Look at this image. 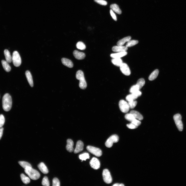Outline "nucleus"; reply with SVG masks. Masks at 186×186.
<instances>
[{
    "label": "nucleus",
    "instance_id": "f257e3e1",
    "mask_svg": "<svg viewBox=\"0 0 186 186\" xmlns=\"http://www.w3.org/2000/svg\"><path fill=\"white\" fill-rule=\"evenodd\" d=\"M3 107L5 111H8L11 109L12 106V99L8 94H5L3 98Z\"/></svg>",
    "mask_w": 186,
    "mask_h": 186
},
{
    "label": "nucleus",
    "instance_id": "7c9ffc66",
    "mask_svg": "<svg viewBox=\"0 0 186 186\" xmlns=\"http://www.w3.org/2000/svg\"><path fill=\"white\" fill-rule=\"evenodd\" d=\"M76 46L78 49L81 50H84L86 48L85 45L81 41L78 42L77 43Z\"/></svg>",
    "mask_w": 186,
    "mask_h": 186
},
{
    "label": "nucleus",
    "instance_id": "39448f33",
    "mask_svg": "<svg viewBox=\"0 0 186 186\" xmlns=\"http://www.w3.org/2000/svg\"><path fill=\"white\" fill-rule=\"evenodd\" d=\"M181 119V116L179 114H177L173 116V119L176 125L180 131H182L183 130V125Z\"/></svg>",
    "mask_w": 186,
    "mask_h": 186
},
{
    "label": "nucleus",
    "instance_id": "5701e85b",
    "mask_svg": "<svg viewBox=\"0 0 186 186\" xmlns=\"http://www.w3.org/2000/svg\"><path fill=\"white\" fill-rule=\"evenodd\" d=\"M112 63L117 67H120L123 63L122 60L120 58H113L111 60Z\"/></svg>",
    "mask_w": 186,
    "mask_h": 186
},
{
    "label": "nucleus",
    "instance_id": "bb28decb",
    "mask_svg": "<svg viewBox=\"0 0 186 186\" xmlns=\"http://www.w3.org/2000/svg\"><path fill=\"white\" fill-rule=\"evenodd\" d=\"M20 177L22 180L24 184H27L30 183V178L24 174H21L20 175Z\"/></svg>",
    "mask_w": 186,
    "mask_h": 186
},
{
    "label": "nucleus",
    "instance_id": "c9c22d12",
    "mask_svg": "<svg viewBox=\"0 0 186 186\" xmlns=\"http://www.w3.org/2000/svg\"><path fill=\"white\" fill-rule=\"evenodd\" d=\"M139 86L137 84L132 86L131 88L130 92V93H132L137 91L140 90Z\"/></svg>",
    "mask_w": 186,
    "mask_h": 186
},
{
    "label": "nucleus",
    "instance_id": "2eb2a0df",
    "mask_svg": "<svg viewBox=\"0 0 186 186\" xmlns=\"http://www.w3.org/2000/svg\"><path fill=\"white\" fill-rule=\"evenodd\" d=\"M62 63L65 66L70 68H72L73 66L72 61L70 60L65 58H63L61 59Z\"/></svg>",
    "mask_w": 186,
    "mask_h": 186
},
{
    "label": "nucleus",
    "instance_id": "423d86ee",
    "mask_svg": "<svg viewBox=\"0 0 186 186\" xmlns=\"http://www.w3.org/2000/svg\"><path fill=\"white\" fill-rule=\"evenodd\" d=\"M119 140L118 136L116 134L110 136L106 142L105 146L108 148L111 147L114 143L118 142Z\"/></svg>",
    "mask_w": 186,
    "mask_h": 186
},
{
    "label": "nucleus",
    "instance_id": "a18cd8bd",
    "mask_svg": "<svg viewBox=\"0 0 186 186\" xmlns=\"http://www.w3.org/2000/svg\"><path fill=\"white\" fill-rule=\"evenodd\" d=\"M4 128H0V140L1 139L3 134Z\"/></svg>",
    "mask_w": 186,
    "mask_h": 186
},
{
    "label": "nucleus",
    "instance_id": "2f4dec72",
    "mask_svg": "<svg viewBox=\"0 0 186 186\" xmlns=\"http://www.w3.org/2000/svg\"><path fill=\"white\" fill-rule=\"evenodd\" d=\"M90 157L89 154L88 153H84L80 155L79 156V158L80 159L82 160H86L87 159H90Z\"/></svg>",
    "mask_w": 186,
    "mask_h": 186
},
{
    "label": "nucleus",
    "instance_id": "0eeeda50",
    "mask_svg": "<svg viewBox=\"0 0 186 186\" xmlns=\"http://www.w3.org/2000/svg\"><path fill=\"white\" fill-rule=\"evenodd\" d=\"M102 176L103 180L106 183L110 184L112 182V178L110 173L108 169H105L103 170Z\"/></svg>",
    "mask_w": 186,
    "mask_h": 186
},
{
    "label": "nucleus",
    "instance_id": "412c9836",
    "mask_svg": "<svg viewBox=\"0 0 186 186\" xmlns=\"http://www.w3.org/2000/svg\"><path fill=\"white\" fill-rule=\"evenodd\" d=\"M4 54L6 61L8 63H10L12 61V57L9 52L7 49H5L4 51Z\"/></svg>",
    "mask_w": 186,
    "mask_h": 186
},
{
    "label": "nucleus",
    "instance_id": "473e14b6",
    "mask_svg": "<svg viewBox=\"0 0 186 186\" xmlns=\"http://www.w3.org/2000/svg\"><path fill=\"white\" fill-rule=\"evenodd\" d=\"M138 97L135 96L133 94L128 95L126 97L127 100L129 102L134 101L137 99Z\"/></svg>",
    "mask_w": 186,
    "mask_h": 186
},
{
    "label": "nucleus",
    "instance_id": "6e6552de",
    "mask_svg": "<svg viewBox=\"0 0 186 186\" xmlns=\"http://www.w3.org/2000/svg\"><path fill=\"white\" fill-rule=\"evenodd\" d=\"M119 107L121 111L125 113L128 112L130 108L128 103L123 100H121L120 101Z\"/></svg>",
    "mask_w": 186,
    "mask_h": 186
},
{
    "label": "nucleus",
    "instance_id": "cd10ccee",
    "mask_svg": "<svg viewBox=\"0 0 186 186\" xmlns=\"http://www.w3.org/2000/svg\"><path fill=\"white\" fill-rule=\"evenodd\" d=\"M139 41L138 40H130L128 42L126 46L127 47H131L137 45Z\"/></svg>",
    "mask_w": 186,
    "mask_h": 186
},
{
    "label": "nucleus",
    "instance_id": "20e7f679",
    "mask_svg": "<svg viewBox=\"0 0 186 186\" xmlns=\"http://www.w3.org/2000/svg\"><path fill=\"white\" fill-rule=\"evenodd\" d=\"M12 60L14 65L18 67L21 64V59L18 52L16 51H14L12 56Z\"/></svg>",
    "mask_w": 186,
    "mask_h": 186
},
{
    "label": "nucleus",
    "instance_id": "a878e982",
    "mask_svg": "<svg viewBox=\"0 0 186 186\" xmlns=\"http://www.w3.org/2000/svg\"><path fill=\"white\" fill-rule=\"evenodd\" d=\"M159 73V71L158 69H156L153 71L150 75L149 77V79L150 81H153L157 77Z\"/></svg>",
    "mask_w": 186,
    "mask_h": 186
},
{
    "label": "nucleus",
    "instance_id": "79ce46f5",
    "mask_svg": "<svg viewBox=\"0 0 186 186\" xmlns=\"http://www.w3.org/2000/svg\"><path fill=\"white\" fill-rule=\"evenodd\" d=\"M127 126L129 128L132 129H136L138 127V126L135 125L134 124L131 122L129 124H128L127 125Z\"/></svg>",
    "mask_w": 186,
    "mask_h": 186
},
{
    "label": "nucleus",
    "instance_id": "1a4fd4ad",
    "mask_svg": "<svg viewBox=\"0 0 186 186\" xmlns=\"http://www.w3.org/2000/svg\"><path fill=\"white\" fill-rule=\"evenodd\" d=\"M86 148L89 152L97 157H100L102 154L101 150L98 148L89 146Z\"/></svg>",
    "mask_w": 186,
    "mask_h": 186
},
{
    "label": "nucleus",
    "instance_id": "aec40b11",
    "mask_svg": "<svg viewBox=\"0 0 186 186\" xmlns=\"http://www.w3.org/2000/svg\"><path fill=\"white\" fill-rule=\"evenodd\" d=\"M131 37L130 36H128L121 39L117 43V46H122L127 42L131 40Z\"/></svg>",
    "mask_w": 186,
    "mask_h": 186
},
{
    "label": "nucleus",
    "instance_id": "58836bf2",
    "mask_svg": "<svg viewBox=\"0 0 186 186\" xmlns=\"http://www.w3.org/2000/svg\"><path fill=\"white\" fill-rule=\"evenodd\" d=\"M53 186H59L60 183L59 180L57 178H55L53 180Z\"/></svg>",
    "mask_w": 186,
    "mask_h": 186
},
{
    "label": "nucleus",
    "instance_id": "37998d69",
    "mask_svg": "<svg viewBox=\"0 0 186 186\" xmlns=\"http://www.w3.org/2000/svg\"><path fill=\"white\" fill-rule=\"evenodd\" d=\"M110 12L111 15L113 19L115 21H117V17L115 14L113 10L112 9H111L110 11Z\"/></svg>",
    "mask_w": 186,
    "mask_h": 186
},
{
    "label": "nucleus",
    "instance_id": "393cba45",
    "mask_svg": "<svg viewBox=\"0 0 186 186\" xmlns=\"http://www.w3.org/2000/svg\"><path fill=\"white\" fill-rule=\"evenodd\" d=\"M2 63L4 69L6 71L8 72L10 71L11 68L7 61L3 60Z\"/></svg>",
    "mask_w": 186,
    "mask_h": 186
},
{
    "label": "nucleus",
    "instance_id": "f3484780",
    "mask_svg": "<svg viewBox=\"0 0 186 186\" xmlns=\"http://www.w3.org/2000/svg\"><path fill=\"white\" fill-rule=\"evenodd\" d=\"M38 167L40 170L44 174H47L49 172L46 165L43 162H41L38 165Z\"/></svg>",
    "mask_w": 186,
    "mask_h": 186
},
{
    "label": "nucleus",
    "instance_id": "c756f323",
    "mask_svg": "<svg viewBox=\"0 0 186 186\" xmlns=\"http://www.w3.org/2000/svg\"><path fill=\"white\" fill-rule=\"evenodd\" d=\"M18 163L24 169L28 167H32L30 164L27 162L25 161H19L18 162Z\"/></svg>",
    "mask_w": 186,
    "mask_h": 186
},
{
    "label": "nucleus",
    "instance_id": "9b49d317",
    "mask_svg": "<svg viewBox=\"0 0 186 186\" xmlns=\"http://www.w3.org/2000/svg\"><path fill=\"white\" fill-rule=\"evenodd\" d=\"M91 167L95 170L98 169L100 167V163L98 160L97 158H92L90 162Z\"/></svg>",
    "mask_w": 186,
    "mask_h": 186
},
{
    "label": "nucleus",
    "instance_id": "a19ab883",
    "mask_svg": "<svg viewBox=\"0 0 186 186\" xmlns=\"http://www.w3.org/2000/svg\"><path fill=\"white\" fill-rule=\"evenodd\" d=\"M135 125L138 127L141 125V122L139 120L136 118L134 119L131 122Z\"/></svg>",
    "mask_w": 186,
    "mask_h": 186
},
{
    "label": "nucleus",
    "instance_id": "a211bd4d",
    "mask_svg": "<svg viewBox=\"0 0 186 186\" xmlns=\"http://www.w3.org/2000/svg\"><path fill=\"white\" fill-rule=\"evenodd\" d=\"M25 74L30 85L31 87H33V81L32 76L30 72L29 71H27L26 72Z\"/></svg>",
    "mask_w": 186,
    "mask_h": 186
},
{
    "label": "nucleus",
    "instance_id": "e433bc0d",
    "mask_svg": "<svg viewBox=\"0 0 186 186\" xmlns=\"http://www.w3.org/2000/svg\"><path fill=\"white\" fill-rule=\"evenodd\" d=\"M137 102L136 101H133L129 102L128 104L130 108L131 109L134 108L136 106Z\"/></svg>",
    "mask_w": 186,
    "mask_h": 186
},
{
    "label": "nucleus",
    "instance_id": "c85d7f7f",
    "mask_svg": "<svg viewBox=\"0 0 186 186\" xmlns=\"http://www.w3.org/2000/svg\"><path fill=\"white\" fill-rule=\"evenodd\" d=\"M145 84V81L143 78H141L139 79L137 85L138 86L140 90Z\"/></svg>",
    "mask_w": 186,
    "mask_h": 186
},
{
    "label": "nucleus",
    "instance_id": "4c0bfd02",
    "mask_svg": "<svg viewBox=\"0 0 186 186\" xmlns=\"http://www.w3.org/2000/svg\"><path fill=\"white\" fill-rule=\"evenodd\" d=\"M5 121V118L3 115L2 114L0 115V128L3 126Z\"/></svg>",
    "mask_w": 186,
    "mask_h": 186
},
{
    "label": "nucleus",
    "instance_id": "b1692460",
    "mask_svg": "<svg viewBox=\"0 0 186 186\" xmlns=\"http://www.w3.org/2000/svg\"><path fill=\"white\" fill-rule=\"evenodd\" d=\"M110 8L113 11L119 14H121L122 13L121 10L119 8L118 6L116 4L111 5Z\"/></svg>",
    "mask_w": 186,
    "mask_h": 186
},
{
    "label": "nucleus",
    "instance_id": "f03ea898",
    "mask_svg": "<svg viewBox=\"0 0 186 186\" xmlns=\"http://www.w3.org/2000/svg\"><path fill=\"white\" fill-rule=\"evenodd\" d=\"M76 77L77 79L80 81L79 86L80 88L83 90L86 89L87 87V84L83 72L81 70L78 71L76 73Z\"/></svg>",
    "mask_w": 186,
    "mask_h": 186
},
{
    "label": "nucleus",
    "instance_id": "c03bdc74",
    "mask_svg": "<svg viewBox=\"0 0 186 186\" xmlns=\"http://www.w3.org/2000/svg\"><path fill=\"white\" fill-rule=\"evenodd\" d=\"M132 94L137 97L141 96L142 94V93L140 91V90L137 91Z\"/></svg>",
    "mask_w": 186,
    "mask_h": 186
},
{
    "label": "nucleus",
    "instance_id": "72a5a7b5",
    "mask_svg": "<svg viewBox=\"0 0 186 186\" xmlns=\"http://www.w3.org/2000/svg\"><path fill=\"white\" fill-rule=\"evenodd\" d=\"M125 117L127 120L131 122L135 118L133 115L130 113L126 114Z\"/></svg>",
    "mask_w": 186,
    "mask_h": 186
},
{
    "label": "nucleus",
    "instance_id": "9d476101",
    "mask_svg": "<svg viewBox=\"0 0 186 186\" xmlns=\"http://www.w3.org/2000/svg\"><path fill=\"white\" fill-rule=\"evenodd\" d=\"M120 69L124 75L127 76L130 75L131 72L129 67L128 65L125 63H123L120 66Z\"/></svg>",
    "mask_w": 186,
    "mask_h": 186
},
{
    "label": "nucleus",
    "instance_id": "ea45409f",
    "mask_svg": "<svg viewBox=\"0 0 186 186\" xmlns=\"http://www.w3.org/2000/svg\"><path fill=\"white\" fill-rule=\"evenodd\" d=\"M94 1L102 5L106 6L107 4V2L104 0H94Z\"/></svg>",
    "mask_w": 186,
    "mask_h": 186
},
{
    "label": "nucleus",
    "instance_id": "f8f14e48",
    "mask_svg": "<svg viewBox=\"0 0 186 186\" xmlns=\"http://www.w3.org/2000/svg\"><path fill=\"white\" fill-rule=\"evenodd\" d=\"M84 144L82 141H77L75 149L74 151L75 154L79 153L83 150Z\"/></svg>",
    "mask_w": 186,
    "mask_h": 186
},
{
    "label": "nucleus",
    "instance_id": "6ab92c4d",
    "mask_svg": "<svg viewBox=\"0 0 186 186\" xmlns=\"http://www.w3.org/2000/svg\"><path fill=\"white\" fill-rule=\"evenodd\" d=\"M128 54L126 51L118 52L116 53L112 54L110 55V57L113 58H120L127 55Z\"/></svg>",
    "mask_w": 186,
    "mask_h": 186
},
{
    "label": "nucleus",
    "instance_id": "4be33fe9",
    "mask_svg": "<svg viewBox=\"0 0 186 186\" xmlns=\"http://www.w3.org/2000/svg\"><path fill=\"white\" fill-rule=\"evenodd\" d=\"M132 114L134 118L139 120H141L143 119L142 116L138 112L135 110H132L130 113Z\"/></svg>",
    "mask_w": 186,
    "mask_h": 186
},
{
    "label": "nucleus",
    "instance_id": "7ed1b4c3",
    "mask_svg": "<svg viewBox=\"0 0 186 186\" xmlns=\"http://www.w3.org/2000/svg\"><path fill=\"white\" fill-rule=\"evenodd\" d=\"M25 173L31 179L36 180L38 179L40 177V175L36 170L32 168V167H28L25 169Z\"/></svg>",
    "mask_w": 186,
    "mask_h": 186
},
{
    "label": "nucleus",
    "instance_id": "4468645a",
    "mask_svg": "<svg viewBox=\"0 0 186 186\" xmlns=\"http://www.w3.org/2000/svg\"><path fill=\"white\" fill-rule=\"evenodd\" d=\"M73 54L76 58L78 60L83 59L85 57V53L79 52L77 50H75L73 51Z\"/></svg>",
    "mask_w": 186,
    "mask_h": 186
},
{
    "label": "nucleus",
    "instance_id": "dca6fc26",
    "mask_svg": "<svg viewBox=\"0 0 186 186\" xmlns=\"http://www.w3.org/2000/svg\"><path fill=\"white\" fill-rule=\"evenodd\" d=\"M74 143L73 141L70 139L67 140V145L66 148L67 150L69 152H72L74 151L73 146Z\"/></svg>",
    "mask_w": 186,
    "mask_h": 186
},
{
    "label": "nucleus",
    "instance_id": "49530a36",
    "mask_svg": "<svg viewBox=\"0 0 186 186\" xmlns=\"http://www.w3.org/2000/svg\"><path fill=\"white\" fill-rule=\"evenodd\" d=\"M113 186H125L123 184L116 183L113 185Z\"/></svg>",
    "mask_w": 186,
    "mask_h": 186
},
{
    "label": "nucleus",
    "instance_id": "ddd939ff",
    "mask_svg": "<svg viewBox=\"0 0 186 186\" xmlns=\"http://www.w3.org/2000/svg\"><path fill=\"white\" fill-rule=\"evenodd\" d=\"M128 49V47L126 46H115L112 48V50L115 52H120L126 51Z\"/></svg>",
    "mask_w": 186,
    "mask_h": 186
},
{
    "label": "nucleus",
    "instance_id": "f704fd0d",
    "mask_svg": "<svg viewBox=\"0 0 186 186\" xmlns=\"http://www.w3.org/2000/svg\"><path fill=\"white\" fill-rule=\"evenodd\" d=\"M42 184L43 185L45 186H49L50 185L48 177L45 176L43 178Z\"/></svg>",
    "mask_w": 186,
    "mask_h": 186
}]
</instances>
